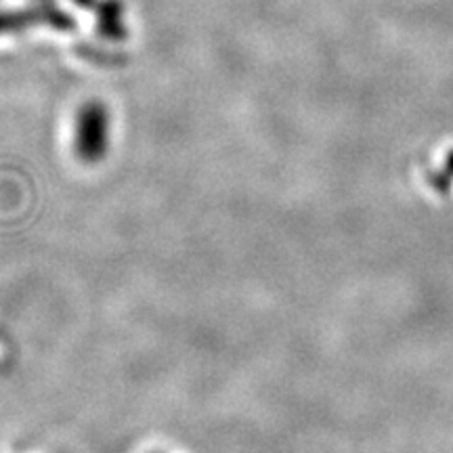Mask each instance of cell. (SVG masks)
Masks as SVG:
<instances>
[{
    "instance_id": "277c9868",
    "label": "cell",
    "mask_w": 453,
    "mask_h": 453,
    "mask_svg": "<svg viewBox=\"0 0 453 453\" xmlns=\"http://www.w3.org/2000/svg\"><path fill=\"white\" fill-rule=\"evenodd\" d=\"M73 3H76L78 7H87V9L95 7V0H73Z\"/></svg>"
},
{
    "instance_id": "7a4b0ae2",
    "label": "cell",
    "mask_w": 453,
    "mask_h": 453,
    "mask_svg": "<svg viewBox=\"0 0 453 453\" xmlns=\"http://www.w3.org/2000/svg\"><path fill=\"white\" fill-rule=\"evenodd\" d=\"M34 24H47L53 27H59V30H65V27H73V21L70 15H65L64 11L57 7H41L32 11H3L0 9V34L11 32V30H21L26 26Z\"/></svg>"
},
{
    "instance_id": "6da1fadb",
    "label": "cell",
    "mask_w": 453,
    "mask_h": 453,
    "mask_svg": "<svg viewBox=\"0 0 453 453\" xmlns=\"http://www.w3.org/2000/svg\"><path fill=\"white\" fill-rule=\"evenodd\" d=\"M76 156L87 164H97L107 156L110 147V113L99 101L82 105L76 118Z\"/></svg>"
},
{
    "instance_id": "3957f363",
    "label": "cell",
    "mask_w": 453,
    "mask_h": 453,
    "mask_svg": "<svg viewBox=\"0 0 453 453\" xmlns=\"http://www.w3.org/2000/svg\"><path fill=\"white\" fill-rule=\"evenodd\" d=\"M97 30L101 36L110 41H122L127 36V26H124V11L118 0H105L99 4L97 11Z\"/></svg>"
}]
</instances>
